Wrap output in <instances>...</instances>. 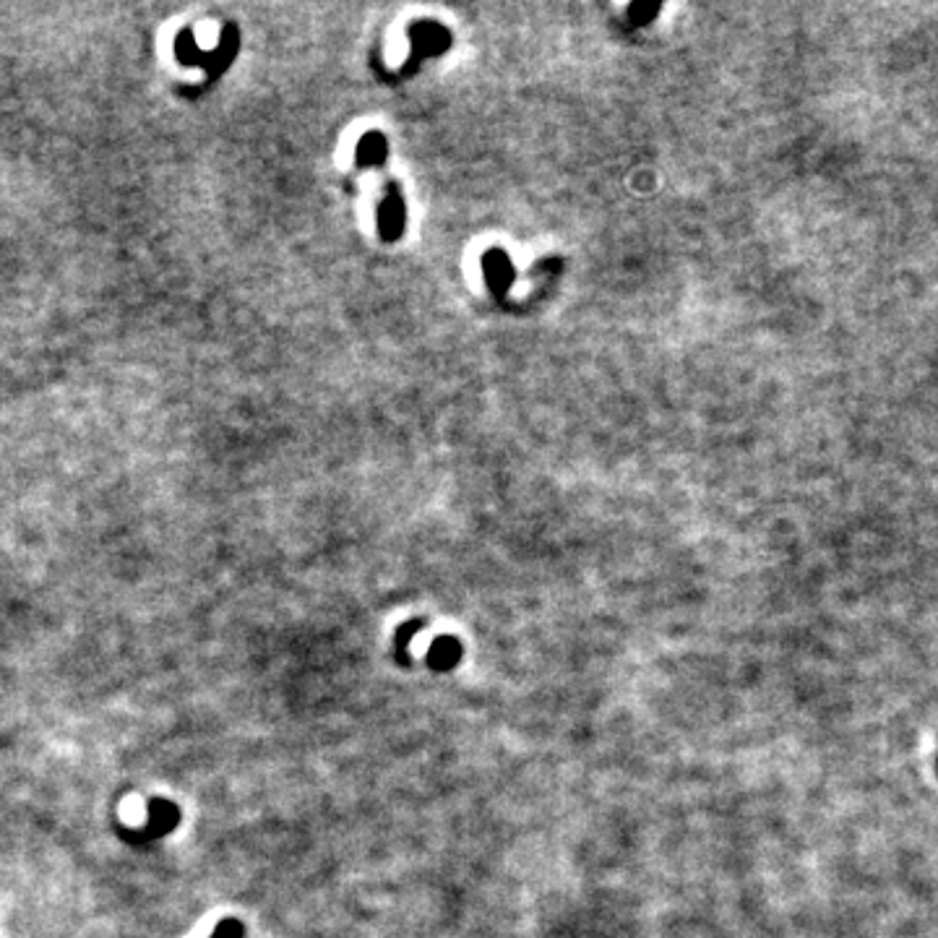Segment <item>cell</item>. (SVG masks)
<instances>
[{
    "label": "cell",
    "mask_w": 938,
    "mask_h": 938,
    "mask_svg": "<svg viewBox=\"0 0 938 938\" xmlns=\"http://www.w3.org/2000/svg\"><path fill=\"white\" fill-rule=\"evenodd\" d=\"M462 654H464L462 641L456 639V636H441V639H436L433 644H430L428 654H425V662H428L433 670H441V673H446V670H451V668H456V665H459Z\"/></svg>",
    "instance_id": "2"
},
{
    "label": "cell",
    "mask_w": 938,
    "mask_h": 938,
    "mask_svg": "<svg viewBox=\"0 0 938 938\" xmlns=\"http://www.w3.org/2000/svg\"><path fill=\"white\" fill-rule=\"evenodd\" d=\"M384 157H386L384 139H381L378 133H370V136H365L363 144H360V152H357L360 165H373V162H381Z\"/></svg>",
    "instance_id": "5"
},
{
    "label": "cell",
    "mask_w": 938,
    "mask_h": 938,
    "mask_svg": "<svg viewBox=\"0 0 938 938\" xmlns=\"http://www.w3.org/2000/svg\"><path fill=\"white\" fill-rule=\"evenodd\" d=\"M425 628V621H407L404 626L397 628V634H394V657H397L402 665H410V644L420 631Z\"/></svg>",
    "instance_id": "4"
},
{
    "label": "cell",
    "mask_w": 938,
    "mask_h": 938,
    "mask_svg": "<svg viewBox=\"0 0 938 938\" xmlns=\"http://www.w3.org/2000/svg\"><path fill=\"white\" fill-rule=\"evenodd\" d=\"M243 936H245L243 923L235 918H225L212 933V938H243Z\"/></svg>",
    "instance_id": "6"
},
{
    "label": "cell",
    "mask_w": 938,
    "mask_h": 938,
    "mask_svg": "<svg viewBox=\"0 0 938 938\" xmlns=\"http://www.w3.org/2000/svg\"><path fill=\"white\" fill-rule=\"evenodd\" d=\"M180 824V808L165 798H152L149 800V824L141 829H126L123 837L131 845H144V842H154V839L170 834L175 826Z\"/></svg>",
    "instance_id": "1"
},
{
    "label": "cell",
    "mask_w": 938,
    "mask_h": 938,
    "mask_svg": "<svg viewBox=\"0 0 938 938\" xmlns=\"http://www.w3.org/2000/svg\"><path fill=\"white\" fill-rule=\"evenodd\" d=\"M402 225H404V206L402 199H399L397 185H391L389 188V199L384 204V212H381V232H384L386 240H394L402 235Z\"/></svg>",
    "instance_id": "3"
}]
</instances>
